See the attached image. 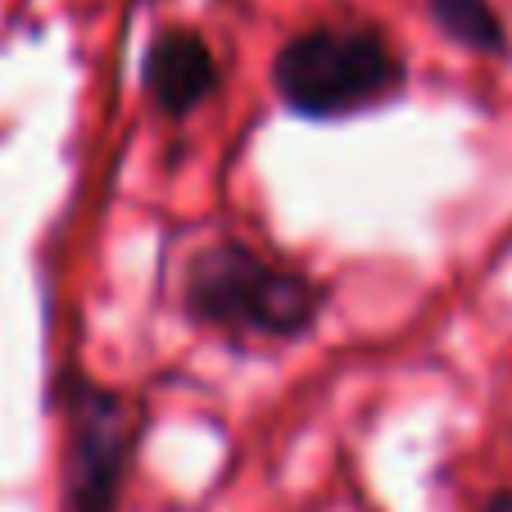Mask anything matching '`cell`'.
Instances as JSON below:
<instances>
[{
	"label": "cell",
	"instance_id": "3957f363",
	"mask_svg": "<svg viewBox=\"0 0 512 512\" xmlns=\"http://www.w3.org/2000/svg\"><path fill=\"white\" fill-rule=\"evenodd\" d=\"M68 508L118 512V490L132 458V408L114 390L68 381Z\"/></svg>",
	"mask_w": 512,
	"mask_h": 512
},
{
	"label": "cell",
	"instance_id": "7a4b0ae2",
	"mask_svg": "<svg viewBox=\"0 0 512 512\" xmlns=\"http://www.w3.org/2000/svg\"><path fill=\"white\" fill-rule=\"evenodd\" d=\"M404 82V64L377 28H309L272 59V87L300 118H345Z\"/></svg>",
	"mask_w": 512,
	"mask_h": 512
},
{
	"label": "cell",
	"instance_id": "6da1fadb",
	"mask_svg": "<svg viewBox=\"0 0 512 512\" xmlns=\"http://www.w3.org/2000/svg\"><path fill=\"white\" fill-rule=\"evenodd\" d=\"M182 300L195 322L263 340L300 336L322 313V290L304 272L277 268L245 245H213L195 254Z\"/></svg>",
	"mask_w": 512,
	"mask_h": 512
},
{
	"label": "cell",
	"instance_id": "277c9868",
	"mask_svg": "<svg viewBox=\"0 0 512 512\" xmlns=\"http://www.w3.org/2000/svg\"><path fill=\"white\" fill-rule=\"evenodd\" d=\"M145 96L159 114L186 118L204 100L218 96V59L195 32L164 28L145 50Z\"/></svg>",
	"mask_w": 512,
	"mask_h": 512
},
{
	"label": "cell",
	"instance_id": "5b68a950",
	"mask_svg": "<svg viewBox=\"0 0 512 512\" xmlns=\"http://www.w3.org/2000/svg\"><path fill=\"white\" fill-rule=\"evenodd\" d=\"M435 28L476 55H508V28L490 10V0H426Z\"/></svg>",
	"mask_w": 512,
	"mask_h": 512
},
{
	"label": "cell",
	"instance_id": "8992f818",
	"mask_svg": "<svg viewBox=\"0 0 512 512\" xmlns=\"http://www.w3.org/2000/svg\"><path fill=\"white\" fill-rule=\"evenodd\" d=\"M481 512H512V490H499Z\"/></svg>",
	"mask_w": 512,
	"mask_h": 512
}]
</instances>
